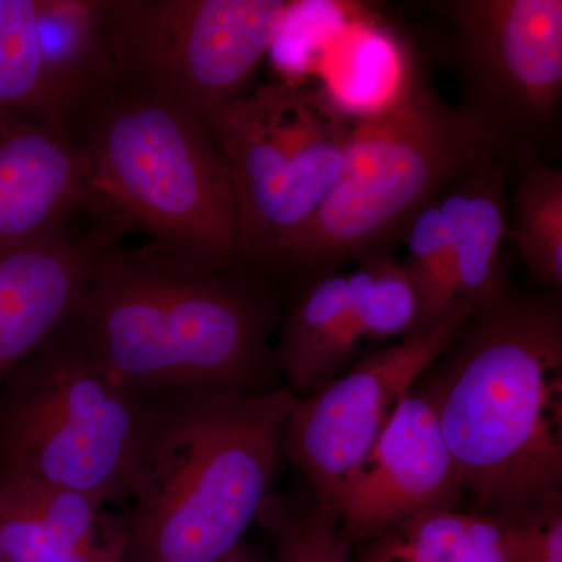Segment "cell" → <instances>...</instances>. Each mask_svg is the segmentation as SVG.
Masks as SVG:
<instances>
[{
    "label": "cell",
    "mask_w": 562,
    "mask_h": 562,
    "mask_svg": "<svg viewBox=\"0 0 562 562\" xmlns=\"http://www.w3.org/2000/svg\"><path fill=\"white\" fill-rule=\"evenodd\" d=\"M473 509L524 524L562 505V308L506 290L419 380Z\"/></svg>",
    "instance_id": "obj_1"
},
{
    "label": "cell",
    "mask_w": 562,
    "mask_h": 562,
    "mask_svg": "<svg viewBox=\"0 0 562 562\" xmlns=\"http://www.w3.org/2000/svg\"><path fill=\"white\" fill-rule=\"evenodd\" d=\"M279 301L246 269L198 272L144 249L109 250L65 325L106 372L151 398L273 390Z\"/></svg>",
    "instance_id": "obj_2"
},
{
    "label": "cell",
    "mask_w": 562,
    "mask_h": 562,
    "mask_svg": "<svg viewBox=\"0 0 562 562\" xmlns=\"http://www.w3.org/2000/svg\"><path fill=\"white\" fill-rule=\"evenodd\" d=\"M125 520V562H220L271 494L297 397L184 391L151 397Z\"/></svg>",
    "instance_id": "obj_3"
},
{
    "label": "cell",
    "mask_w": 562,
    "mask_h": 562,
    "mask_svg": "<svg viewBox=\"0 0 562 562\" xmlns=\"http://www.w3.org/2000/svg\"><path fill=\"white\" fill-rule=\"evenodd\" d=\"M87 206L111 231L138 228L147 250L198 272L244 266L231 177L202 117L131 90H114L83 122Z\"/></svg>",
    "instance_id": "obj_4"
},
{
    "label": "cell",
    "mask_w": 562,
    "mask_h": 562,
    "mask_svg": "<svg viewBox=\"0 0 562 562\" xmlns=\"http://www.w3.org/2000/svg\"><path fill=\"white\" fill-rule=\"evenodd\" d=\"M475 111L447 105L417 74L380 109L355 117L338 183L280 269H322L384 250L412 220L476 166L506 157Z\"/></svg>",
    "instance_id": "obj_5"
},
{
    "label": "cell",
    "mask_w": 562,
    "mask_h": 562,
    "mask_svg": "<svg viewBox=\"0 0 562 562\" xmlns=\"http://www.w3.org/2000/svg\"><path fill=\"white\" fill-rule=\"evenodd\" d=\"M150 408L63 327L0 390V471L131 498Z\"/></svg>",
    "instance_id": "obj_6"
},
{
    "label": "cell",
    "mask_w": 562,
    "mask_h": 562,
    "mask_svg": "<svg viewBox=\"0 0 562 562\" xmlns=\"http://www.w3.org/2000/svg\"><path fill=\"white\" fill-rule=\"evenodd\" d=\"M355 117L327 90L288 81L202 117L231 177L247 269H280L338 183Z\"/></svg>",
    "instance_id": "obj_7"
},
{
    "label": "cell",
    "mask_w": 562,
    "mask_h": 562,
    "mask_svg": "<svg viewBox=\"0 0 562 562\" xmlns=\"http://www.w3.org/2000/svg\"><path fill=\"white\" fill-rule=\"evenodd\" d=\"M294 3L98 0L114 90L157 95L199 117L244 94Z\"/></svg>",
    "instance_id": "obj_8"
},
{
    "label": "cell",
    "mask_w": 562,
    "mask_h": 562,
    "mask_svg": "<svg viewBox=\"0 0 562 562\" xmlns=\"http://www.w3.org/2000/svg\"><path fill=\"white\" fill-rule=\"evenodd\" d=\"M472 314L458 305L443 319L371 351L350 371L297 398L281 453L308 480L317 505L331 512L392 414L460 338Z\"/></svg>",
    "instance_id": "obj_9"
},
{
    "label": "cell",
    "mask_w": 562,
    "mask_h": 562,
    "mask_svg": "<svg viewBox=\"0 0 562 562\" xmlns=\"http://www.w3.org/2000/svg\"><path fill=\"white\" fill-rule=\"evenodd\" d=\"M457 36L475 91L471 109L503 140L557 116L562 98L561 0H452L432 3Z\"/></svg>",
    "instance_id": "obj_10"
},
{
    "label": "cell",
    "mask_w": 562,
    "mask_h": 562,
    "mask_svg": "<svg viewBox=\"0 0 562 562\" xmlns=\"http://www.w3.org/2000/svg\"><path fill=\"white\" fill-rule=\"evenodd\" d=\"M464 498L435 406L416 384L339 492L331 513L351 546L379 538L422 513L461 508Z\"/></svg>",
    "instance_id": "obj_11"
},
{
    "label": "cell",
    "mask_w": 562,
    "mask_h": 562,
    "mask_svg": "<svg viewBox=\"0 0 562 562\" xmlns=\"http://www.w3.org/2000/svg\"><path fill=\"white\" fill-rule=\"evenodd\" d=\"M109 250L105 231L0 250V390L68 324Z\"/></svg>",
    "instance_id": "obj_12"
},
{
    "label": "cell",
    "mask_w": 562,
    "mask_h": 562,
    "mask_svg": "<svg viewBox=\"0 0 562 562\" xmlns=\"http://www.w3.org/2000/svg\"><path fill=\"white\" fill-rule=\"evenodd\" d=\"M87 199V158L76 139L27 117L0 120V250L68 232Z\"/></svg>",
    "instance_id": "obj_13"
},
{
    "label": "cell",
    "mask_w": 562,
    "mask_h": 562,
    "mask_svg": "<svg viewBox=\"0 0 562 562\" xmlns=\"http://www.w3.org/2000/svg\"><path fill=\"white\" fill-rule=\"evenodd\" d=\"M60 484L0 471L2 562H91L125 543V522Z\"/></svg>",
    "instance_id": "obj_14"
},
{
    "label": "cell",
    "mask_w": 562,
    "mask_h": 562,
    "mask_svg": "<svg viewBox=\"0 0 562 562\" xmlns=\"http://www.w3.org/2000/svg\"><path fill=\"white\" fill-rule=\"evenodd\" d=\"M453 258L457 302L473 313L508 290L502 246L508 233L505 157L476 166L439 195Z\"/></svg>",
    "instance_id": "obj_15"
},
{
    "label": "cell",
    "mask_w": 562,
    "mask_h": 562,
    "mask_svg": "<svg viewBox=\"0 0 562 562\" xmlns=\"http://www.w3.org/2000/svg\"><path fill=\"white\" fill-rule=\"evenodd\" d=\"M360 346L347 273L327 271L291 303L273 355L288 390L301 398L341 375Z\"/></svg>",
    "instance_id": "obj_16"
},
{
    "label": "cell",
    "mask_w": 562,
    "mask_h": 562,
    "mask_svg": "<svg viewBox=\"0 0 562 562\" xmlns=\"http://www.w3.org/2000/svg\"><path fill=\"white\" fill-rule=\"evenodd\" d=\"M517 528L475 509L422 513L362 543L360 562H514Z\"/></svg>",
    "instance_id": "obj_17"
},
{
    "label": "cell",
    "mask_w": 562,
    "mask_h": 562,
    "mask_svg": "<svg viewBox=\"0 0 562 562\" xmlns=\"http://www.w3.org/2000/svg\"><path fill=\"white\" fill-rule=\"evenodd\" d=\"M514 195L512 235L528 268L546 286L562 288V172L525 158Z\"/></svg>",
    "instance_id": "obj_18"
},
{
    "label": "cell",
    "mask_w": 562,
    "mask_h": 562,
    "mask_svg": "<svg viewBox=\"0 0 562 562\" xmlns=\"http://www.w3.org/2000/svg\"><path fill=\"white\" fill-rule=\"evenodd\" d=\"M47 83L38 0H0V120L46 124Z\"/></svg>",
    "instance_id": "obj_19"
},
{
    "label": "cell",
    "mask_w": 562,
    "mask_h": 562,
    "mask_svg": "<svg viewBox=\"0 0 562 562\" xmlns=\"http://www.w3.org/2000/svg\"><path fill=\"white\" fill-rule=\"evenodd\" d=\"M351 317L361 342H383L419 330L420 305L412 276L384 250L347 273Z\"/></svg>",
    "instance_id": "obj_20"
},
{
    "label": "cell",
    "mask_w": 562,
    "mask_h": 562,
    "mask_svg": "<svg viewBox=\"0 0 562 562\" xmlns=\"http://www.w3.org/2000/svg\"><path fill=\"white\" fill-rule=\"evenodd\" d=\"M276 552L273 562H353L338 519L316 502L269 494L257 516Z\"/></svg>",
    "instance_id": "obj_21"
},
{
    "label": "cell",
    "mask_w": 562,
    "mask_h": 562,
    "mask_svg": "<svg viewBox=\"0 0 562 562\" xmlns=\"http://www.w3.org/2000/svg\"><path fill=\"white\" fill-rule=\"evenodd\" d=\"M402 236L409 254L405 268L419 297V328L428 327L461 305L454 292L452 247L439 198L414 213Z\"/></svg>",
    "instance_id": "obj_22"
},
{
    "label": "cell",
    "mask_w": 562,
    "mask_h": 562,
    "mask_svg": "<svg viewBox=\"0 0 562 562\" xmlns=\"http://www.w3.org/2000/svg\"><path fill=\"white\" fill-rule=\"evenodd\" d=\"M514 562H562V505L519 524Z\"/></svg>",
    "instance_id": "obj_23"
},
{
    "label": "cell",
    "mask_w": 562,
    "mask_h": 562,
    "mask_svg": "<svg viewBox=\"0 0 562 562\" xmlns=\"http://www.w3.org/2000/svg\"><path fill=\"white\" fill-rule=\"evenodd\" d=\"M91 562H125L124 543L111 547V549L105 550V552L99 554V557L94 558V560H92Z\"/></svg>",
    "instance_id": "obj_24"
},
{
    "label": "cell",
    "mask_w": 562,
    "mask_h": 562,
    "mask_svg": "<svg viewBox=\"0 0 562 562\" xmlns=\"http://www.w3.org/2000/svg\"><path fill=\"white\" fill-rule=\"evenodd\" d=\"M0 562H2V557H0Z\"/></svg>",
    "instance_id": "obj_25"
}]
</instances>
